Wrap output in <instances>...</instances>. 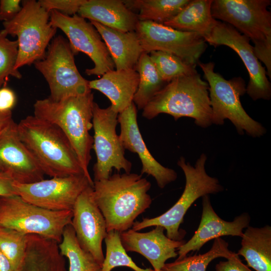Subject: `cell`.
I'll use <instances>...</instances> for the list:
<instances>
[{"label":"cell","instance_id":"52a82bcc","mask_svg":"<svg viewBox=\"0 0 271 271\" xmlns=\"http://www.w3.org/2000/svg\"><path fill=\"white\" fill-rule=\"evenodd\" d=\"M198 64L209 86L212 124L222 125L227 119L240 135L245 131L252 137L263 136L265 128L252 118L242 106L240 97L245 93L246 88L244 80L240 77L225 79L214 71L213 62H198Z\"/></svg>","mask_w":271,"mask_h":271},{"label":"cell","instance_id":"ffe728a7","mask_svg":"<svg viewBox=\"0 0 271 271\" xmlns=\"http://www.w3.org/2000/svg\"><path fill=\"white\" fill-rule=\"evenodd\" d=\"M202 213L199 226L192 238L178 249L180 259L191 251L199 250L207 242L221 236L231 235L242 237L243 229L249 226L250 216L243 213L231 222L219 217L212 208L208 195L202 197Z\"/></svg>","mask_w":271,"mask_h":271},{"label":"cell","instance_id":"d6a6232c","mask_svg":"<svg viewBox=\"0 0 271 271\" xmlns=\"http://www.w3.org/2000/svg\"><path fill=\"white\" fill-rule=\"evenodd\" d=\"M8 34L3 29L0 31V88L6 85L9 76L21 79L19 70L15 69L18 56L17 40L8 39Z\"/></svg>","mask_w":271,"mask_h":271},{"label":"cell","instance_id":"30bf717a","mask_svg":"<svg viewBox=\"0 0 271 271\" xmlns=\"http://www.w3.org/2000/svg\"><path fill=\"white\" fill-rule=\"evenodd\" d=\"M68 40L61 35L54 37L49 44L45 57L34 63L49 85L50 98L59 101L91 92L89 81L79 73Z\"/></svg>","mask_w":271,"mask_h":271},{"label":"cell","instance_id":"6da1fadb","mask_svg":"<svg viewBox=\"0 0 271 271\" xmlns=\"http://www.w3.org/2000/svg\"><path fill=\"white\" fill-rule=\"evenodd\" d=\"M93 183L94 198L105 220L107 232L130 229L152 204L148 194L151 184L142 175L116 173Z\"/></svg>","mask_w":271,"mask_h":271},{"label":"cell","instance_id":"2e32d148","mask_svg":"<svg viewBox=\"0 0 271 271\" xmlns=\"http://www.w3.org/2000/svg\"><path fill=\"white\" fill-rule=\"evenodd\" d=\"M72 211L71 224L79 245L102 265V244L107 232L104 217L94 198L93 187L89 186L81 193Z\"/></svg>","mask_w":271,"mask_h":271},{"label":"cell","instance_id":"9c48e42d","mask_svg":"<svg viewBox=\"0 0 271 271\" xmlns=\"http://www.w3.org/2000/svg\"><path fill=\"white\" fill-rule=\"evenodd\" d=\"M72 210L52 211L29 203L18 195L0 197V225L26 235L35 234L60 243L71 224Z\"/></svg>","mask_w":271,"mask_h":271},{"label":"cell","instance_id":"4fadbf2b","mask_svg":"<svg viewBox=\"0 0 271 271\" xmlns=\"http://www.w3.org/2000/svg\"><path fill=\"white\" fill-rule=\"evenodd\" d=\"M135 32L144 52L170 53L195 67L207 47L204 39L197 34L177 30L152 21H139Z\"/></svg>","mask_w":271,"mask_h":271},{"label":"cell","instance_id":"836d02e7","mask_svg":"<svg viewBox=\"0 0 271 271\" xmlns=\"http://www.w3.org/2000/svg\"><path fill=\"white\" fill-rule=\"evenodd\" d=\"M27 235L0 225V250L11 262L14 271L24 255Z\"/></svg>","mask_w":271,"mask_h":271},{"label":"cell","instance_id":"74e56055","mask_svg":"<svg viewBox=\"0 0 271 271\" xmlns=\"http://www.w3.org/2000/svg\"><path fill=\"white\" fill-rule=\"evenodd\" d=\"M17 96L15 92L6 86L0 88V112H7L15 106Z\"/></svg>","mask_w":271,"mask_h":271},{"label":"cell","instance_id":"ab89813d","mask_svg":"<svg viewBox=\"0 0 271 271\" xmlns=\"http://www.w3.org/2000/svg\"><path fill=\"white\" fill-rule=\"evenodd\" d=\"M13 121L12 111L0 112V133L7 128Z\"/></svg>","mask_w":271,"mask_h":271},{"label":"cell","instance_id":"7c38bea8","mask_svg":"<svg viewBox=\"0 0 271 271\" xmlns=\"http://www.w3.org/2000/svg\"><path fill=\"white\" fill-rule=\"evenodd\" d=\"M50 22L66 35L75 55L82 52L92 61L94 67L85 70L87 75L100 76L114 70L115 65L106 46L90 22L78 14L68 16L56 11L50 12Z\"/></svg>","mask_w":271,"mask_h":271},{"label":"cell","instance_id":"d590c367","mask_svg":"<svg viewBox=\"0 0 271 271\" xmlns=\"http://www.w3.org/2000/svg\"><path fill=\"white\" fill-rule=\"evenodd\" d=\"M20 0L0 1V20L7 22L12 20L22 9Z\"/></svg>","mask_w":271,"mask_h":271},{"label":"cell","instance_id":"e0dca14e","mask_svg":"<svg viewBox=\"0 0 271 271\" xmlns=\"http://www.w3.org/2000/svg\"><path fill=\"white\" fill-rule=\"evenodd\" d=\"M0 172L22 184L44 179V173L21 141L14 121L0 133Z\"/></svg>","mask_w":271,"mask_h":271},{"label":"cell","instance_id":"f1b7e54d","mask_svg":"<svg viewBox=\"0 0 271 271\" xmlns=\"http://www.w3.org/2000/svg\"><path fill=\"white\" fill-rule=\"evenodd\" d=\"M132 7L139 10V21L163 24L176 16L190 0H136Z\"/></svg>","mask_w":271,"mask_h":271},{"label":"cell","instance_id":"8992f818","mask_svg":"<svg viewBox=\"0 0 271 271\" xmlns=\"http://www.w3.org/2000/svg\"><path fill=\"white\" fill-rule=\"evenodd\" d=\"M207 156L202 154L194 166L181 157L177 164L183 170L186 179L184 191L177 202L163 214L153 218H143L135 221L132 226L134 231H140L151 226H160L167 231V236L174 240H181L186 231L180 229L184 217L192 204L199 198L222 191L223 187L217 179L209 176L205 170Z\"/></svg>","mask_w":271,"mask_h":271},{"label":"cell","instance_id":"f35d334b","mask_svg":"<svg viewBox=\"0 0 271 271\" xmlns=\"http://www.w3.org/2000/svg\"><path fill=\"white\" fill-rule=\"evenodd\" d=\"M14 183L10 176L0 172V197L16 195Z\"/></svg>","mask_w":271,"mask_h":271},{"label":"cell","instance_id":"5b68a950","mask_svg":"<svg viewBox=\"0 0 271 271\" xmlns=\"http://www.w3.org/2000/svg\"><path fill=\"white\" fill-rule=\"evenodd\" d=\"M270 0H214L211 7L214 19L234 27L254 44L253 49L271 78V13Z\"/></svg>","mask_w":271,"mask_h":271},{"label":"cell","instance_id":"8fae6325","mask_svg":"<svg viewBox=\"0 0 271 271\" xmlns=\"http://www.w3.org/2000/svg\"><path fill=\"white\" fill-rule=\"evenodd\" d=\"M118 113L109 106L102 108L94 102L92 124L96 162L93 167L94 181L108 179L112 169L130 173L132 164L124 156L123 148L116 128Z\"/></svg>","mask_w":271,"mask_h":271},{"label":"cell","instance_id":"44dd1931","mask_svg":"<svg viewBox=\"0 0 271 271\" xmlns=\"http://www.w3.org/2000/svg\"><path fill=\"white\" fill-rule=\"evenodd\" d=\"M139 83V75L135 69L113 70L99 79L89 81V86L105 95L111 108L119 113L133 102Z\"/></svg>","mask_w":271,"mask_h":271},{"label":"cell","instance_id":"3957f363","mask_svg":"<svg viewBox=\"0 0 271 271\" xmlns=\"http://www.w3.org/2000/svg\"><path fill=\"white\" fill-rule=\"evenodd\" d=\"M93 94L72 96L54 101L49 97L38 99L34 104V115L57 126L67 138L85 175L93 181L88 171L93 138Z\"/></svg>","mask_w":271,"mask_h":271},{"label":"cell","instance_id":"f546056e","mask_svg":"<svg viewBox=\"0 0 271 271\" xmlns=\"http://www.w3.org/2000/svg\"><path fill=\"white\" fill-rule=\"evenodd\" d=\"M235 253L228 249V244L221 237L214 239L211 249L199 255L186 256L165 263V271H206L207 266L213 259L218 257L231 258Z\"/></svg>","mask_w":271,"mask_h":271},{"label":"cell","instance_id":"ac0fdd59","mask_svg":"<svg viewBox=\"0 0 271 271\" xmlns=\"http://www.w3.org/2000/svg\"><path fill=\"white\" fill-rule=\"evenodd\" d=\"M117 119L120 125L119 136L123 148L137 154L142 162L141 175L147 174L153 176L162 189L175 181L177 178V173L172 169L162 166L148 149L139 128L137 107L133 102L118 113Z\"/></svg>","mask_w":271,"mask_h":271},{"label":"cell","instance_id":"e575fe53","mask_svg":"<svg viewBox=\"0 0 271 271\" xmlns=\"http://www.w3.org/2000/svg\"><path fill=\"white\" fill-rule=\"evenodd\" d=\"M39 2L49 13L56 11L63 15L72 16L77 14L85 0H40Z\"/></svg>","mask_w":271,"mask_h":271},{"label":"cell","instance_id":"7a4b0ae2","mask_svg":"<svg viewBox=\"0 0 271 271\" xmlns=\"http://www.w3.org/2000/svg\"><path fill=\"white\" fill-rule=\"evenodd\" d=\"M17 130L44 175H85L71 144L57 126L33 115L21 119Z\"/></svg>","mask_w":271,"mask_h":271},{"label":"cell","instance_id":"4316f807","mask_svg":"<svg viewBox=\"0 0 271 271\" xmlns=\"http://www.w3.org/2000/svg\"><path fill=\"white\" fill-rule=\"evenodd\" d=\"M135 70L139 75V83L133 102L138 109H143L167 83L161 79L148 53L141 55Z\"/></svg>","mask_w":271,"mask_h":271},{"label":"cell","instance_id":"9a60e30c","mask_svg":"<svg viewBox=\"0 0 271 271\" xmlns=\"http://www.w3.org/2000/svg\"><path fill=\"white\" fill-rule=\"evenodd\" d=\"M205 40L214 47L228 46L235 51L244 63L249 74L246 92L253 100H269L271 85L266 71L255 56L250 40L234 27L224 22L216 21Z\"/></svg>","mask_w":271,"mask_h":271},{"label":"cell","instance_id":"d4e9b609","mask_svg":"<svg viewBox=\"0 0 271 271\" xmlns=\"http://www.w3.org/2000/svg\"><path fill=\"white\" fill-rule=\"evenodd\" d=\"M241 247L236 253L256 271H271V227L248 226L241 237Z\"/></svg>","mask_w":271,"mask_h":271},{"label":"cell","instance_id":"5bb4252c","mask_svg":"<svg viewBox=\"0 0 271 271\" xmlns=\"http://www.w3.org/2000/svg\"><path fill=\"white\" fill-rule=\"evenodd\" d=\"M93 181L85 175L52 177L29 184L14 181L16 195L25 201L52 211L72 210L81 193Z\"/></svg>","mask_w":271,"mask_h":271},{"label":"cell","instance_id":"277c9868","mask_svg":"<svg viewBox=\"0 0 271 271\" xmlns=\"http://www.w3.org/2000/svg\"><path fill=\"white\" fill-rule=\"evenodd\" d=\"M166 113L175 120L182 117L194 119L198 126L212 124V110L208 83L196 73L177 77L167 83L143 108L142 115L152 119Z\"/></svg>","mask_w":271,"mask_h":271},{"label":"cell","instance_id":"484cf974","mask_svg":"<svg viewBox=\"0 0 271 271\" xmlns=\"http://www.w3.org/2000/svg\"><path fill=\"white\" fill-rule=\"evenodd\" d=\"M212 0H192L173 18L163 25L174 29L197 34L204 40L217 20L211 14Z\"/></svg>","mask_w":271,"mask_h":271},{"label":"cell","instance_id":"7402d4cb","mask_svg":"<svg viewBox=\"0 0 271 271\" xmlns=\"http://www.w3.org/2000/svg\"><path fill=\"white\" fill-rule=\"evenodd\" d=\"M77 14L90 21L122 32L135 31L137 15L119 0H85Z\"/></svg>","mask_w":271,"mask_h":271},{"label":"cell","instance_id":"1f68e13d","mask_svg":"<svg viewBox=\"0 0 271 271\" xmlns=\"http://www.w3.org/2000/svg\"><path fill=\"white\" fill-rule=\"evenodd\" d=\"M104 240L106 245V254L101 271H111L117 266H126L134 271H154L151 268H142L133 261L122 245L118 231L112 230L107 232Z\"/></svg>","mask_w":271,"mask_h":271},{"label":"cell","instance_id":"60d3db41","mask_svg":"<svg viewBox=\"0 0 271 271\" xmlns=\"http://www.w3.org/2000/svg\"><path fill=\"white\" fill-rule=\"evenodd\" d=\"M0 271H14L11 262L1 250Z\"/></svg>","mask_w":271,"mask_h":271},{"label":"cell","instance_id":"cb8c5ba5","mask_svg":"<svg viewBox=\"0 0 271 271\" xmlns=\"http://www.w3.org/2000/svg\"><path fill=\"white\" fill-rule=\"evenodd\" d=\"M58 244L41 236L28 235L24 255L14 271H67Z\"/></svg>","mask_w":271,"mask_h":271},{"label":"cell","instance_id":"4dcf8cb0","mask_svg":"<svg viewBox=\"0 0 271 271\" xmlns=\"http://www.w3.org/2000/svg\"><path fill=\"white\" fill-rule=\"evenodd\" d=\"M150 53V58L160 76L166 83L177 77L197 72L195 67L174 54L160 51Z\"/></svg>","mask_w":271,"mask_h":271},{"label":"cell","instance_id":"83f0119b","mask_svg":"<svg viewBox=\"0 0 271 271\" xmlns=\"http://www.w3.org/2000/svg\"><path fill=\"white\" fill-rule=\"evenodd\" d=\"M58 245L61 254L68 260V271H101L102 265L79 245L71 224L64 228Z\"/></svg>","mask_w":271,"mask_h":271},{"label":"cell","instance_id":"ba28073f","mask_svg":"<svg viewBox=\"0 0 271 271\" xmlns=\"http://www.w3.org/2000/svg\"><path fill=\"white\" fill-rule=\"evenodd\" d=\"M3 24L8 35L17 37L16 70L43 59L57 30L50 22V13L35 0L24 1L16 16Z\"/></svg>","mask_w":271,"mask_h":271},{"label":"cell","instance_id":"b9f144b4","mask_svg":"<svg viewBox=\"0 0 271 271\" xmlns=\"http://www.w3.org/2000/svg\"><path fill=\"white\" fill-rule=\"evenodd\" d=\"M160 271H165V270H163V269H161V270H160Z\"/></svg>","mask_w":271,"mask_h":271},{"label":"cell","instance_id":"8d00e7d4","mask_svg":"<svg viewBox=\"0 0 271 271\" xmlns=\"http://www.w3.org/2000/svg\"><path fill=\"white\" fill-rule=\"evenodd\" d=\"M215 269L216 271H252L242 263L236 253L227 261H220Z\"/></svg>","mask_w":271,"mask_h":271},{"label":"cell","instance_id":"603a6c76","mask_svg":"<svg viewBox=\"0 0 271 271\" xmlns=\"http://www.w3.org/2000/svg\"><path fill=\"white\" fill-rule=\"evenodd\" d=\"M95 28L108 50L115 70L135 69L144 53L135 31L122 32L90 21Z\"/></svg>","mask_w":271,"mask_h":271},{"label":"cell","instance_id":"d6986e66","mask_svg":"<svg viewBox=\"0 0 271 271\" xmlns=\"http://www.w3.org/2000/svg\"><path fill=\"white\" fill-rule=\"evenodd\" d=\"M164 230L160 226L147 232L130 228L120 232V238L126 251L141 254L151 263L154 271H160L168 259L178 256L177 250L186 242L169 238L164 234Z\"/></svg>","mask_w":271,"mask_h":271}]
</instances>
